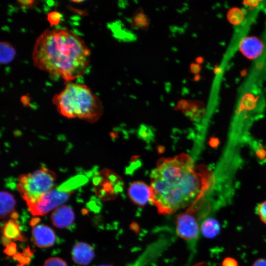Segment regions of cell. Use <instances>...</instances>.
Masks as SVG:
<instances>
[{
  "label": "cell",
  "mask_w": 266,
  "mask_h": 266,
  "mask_svg": "<svg viewBox=\"0 0 266 266\" xmlns=\"http://www.w3.org/2000/svg\"><path fill=\"white\" fill-rule=\"evenodd\" d=\"M210 173L185 153L159 160L150 175V200L159 213L170 214L198 202L208 188Z\"/></svg>",
  "instance_id": "obj_1"
},
{
  "label": "cell",
  "mask_w": 266,
  "mask_h": 266,
  "mask_svg": "<svg viewBox=\"0 0 266 266\" xmlns=\"http://www.w3.org/2000/svg\"><path fill=\"white\" fill-rule=\"evenodd\" d=\"M90 54L80 36L66 29H53L45 30L37 38L32 58L40 70L69 82L84 74Z\"/></svg>",
  "instance_id": "obj_2"
},
{
  "label": "cell",
  "mask_w": 266,
  "mask_h": 266,
  "mask_svg": "<svg viewBox=\"0 0 266 266\" xmlns=\"http://www.w3.org/2000/svg\"><path fill=\"white\" fill-rule=\"evenodd\" d=\"M52 101L58 112L66 118H79L89 123L96 122L102 114L101 101L86 85L67 82Z\"/></svg>",
  "instance_id": "obj_3"
},
{
  "label": "cell",
  "mask_w": 266,
  "mask_h": 266,
  "mask_svg": "<svg viewBox=\"0 0 266 266\" xmlns=\"http://www.w3.org/2000/svg\"><path fill=\"white\" fill-rule=\"evenodd\" d=\"M56 173L44 166L19 176L16 189L21 198L30 205L36 202L54 188Z\"/></svg>",
  "instance_id": "obj_4"
},
{
  "label": "cell",
  "mask_w": 266,
  "mask_h": 266,
  "mask_svg": "<svg viewBox=\"0 0 266 266\" xmlns=\"http://www.w3.org/2000/svg\"><path fill=\"white\" fill-rule=\"evenodd\" d=\"M86 181L85 177L77 175L54 188L36 202L27 205L30 212L34 216H43L63 205L74 192L73 190Z\"/></svg>",
  "instance_id": "obj_5"
},
{
  "label": "cell",
  "mask_w": 266,
  "mask_h": 266,
  "mask_svg": "<svg viewBox=\"0 0 266 266\" xmlns=\"http://www.w3.org/2000/svg\"><path fill=\"white\" fill-rule=\"evenodd\" d=\"M92 183L96 194L103 200L114 199L122 189L121 179L108 169H103L97 173Z\"/></svg>",
  "instance_id": "obj_6"
},
{
  "label": "cell",
  "mask_w": 266,
  "mask_h": 266,
  "mask_svg": "<svg viewBox=\"0 0 266 266\" xmlns=\"http://www.w3.org/2000/svg\"><path fill=\"white\" fill-rule=\"evenodd\" d=\"M191 207L179 214L176 220V232L179 236L187 241L196 240L199 237L200 227Z\"/></svg>",
  "instance_id": "obj_7"
},
{
  "label": "cell",
  "mask_w": 266,
  "mask_h": 266,
  "mask_svg": "<svg viewBox=\"0 0 266 266\" xmlns=\"http://www.w3.org/2000/svg\"><path fill=\"white\" fill-rule=\"evenodd\" d=\"M32 238L34 244L39 248H48L53 246L56 241L54 231L44 225L35 226L32 230Z\"/></svg>",
  "instance_id": "obj_8"
},
{
  "label": "cell",
  "mask_w": 266,
  "mask_h": 266,
  "mask_svg": "<svg viewBox=\"0 0 266 266\" xmlns=\"http://www.w3.org/2000/svg\"><path fill=\"white\" fill-rule=\"evenodd\" d=\"M128 195L134 203L143 206L150 200V187L143 182L134 181L129 188Z\"/></svg>",
  "instance_id": "obj_9"
},
{
  "label": "cell",
  "mask_w": 266,
  "mask_h": 266,
  "mask_svg": "<svg viewBox=\"0 0 266 266\" xmlns=\"http://www.w3.org/2000/svg\"><path fill=\"white\" fill-rule=\"evenodd\" d=\"M75 215L72 209L69 206L63 205L53 211L51 220L53 225L60 229L66 228L73 223Z\"/></svg>",
  "instance_id": "obj_10"
},
{
  "label": "cell",
  "mask_w": 266,
  "mask_h": 266,
  "mask_svg": "<svg viewBox=\"0 0 266 266\" xmlns=\"http://www.w3.org/2000/svg\"><path fill=\"white\" fill-rule=\"evenodd\" d=\"M71 257L75 263L82 266L89 265L95 257L93 247L84 242L76 243L71 251Z\"/></svg>",
  "instance_id": "obj_11"
},
{
  "label": "cell",
  "mask_w": 266,
  "mask_h": 266,
  "mask_svg": "<svg viewBox=\"0 0 266 266\" xmlns=\"http://www.w3.org/2000/svg\"><path fill=\"white\" fill-rule=\"evenodd\" d=\"M242 53L247 58L252 59L258 57L262 52L263 44L258 38L248 36L244 38L240 44Z\"/></svg>",
  "instance_id": "obj_12"
},
{
  "label": "cell",
  "mask_w": 266,
  "mask_h": 266,
  "mask_svg": "<svg viewBox=\"0 0 266 266\" xmlns=\"http://www.w3.org/2000/svg\"><path fill=\"white\" fill-rule=\"evenodd\" d=\"M0 200L1 218H4L8 214H11L15 212L16 200L11 193L5 191H1Z\"/></svg>",
  "instance_id": "obj_13"
},
{
  "label": "cell",
  "mask_w": 266,
  "mask_h": 266,
  "mask_svg": "<svg viewBox=\"0 0 266 266\" xmlns=\"http://www.w3.org/2000/svg\"><path fill=\"white\" fill-rule=\"evenodd\" d=\"M3 236L11 240L25 241V237L22 234L20 226L17 222L11 219L6 222L3 228Z\"/></svg>",
  "instance_id": "obj_14"
},
{
  "label": "cell",
  "mask_w": 266,
  "mask_h": 266,
  "mask_svg": "<svg viewBox=\"0 0 266 266\" xmlns=\"http://www.w3.org/2000/svg\"><path fill=\"white\" fill-rule=\"evenodd\" d=\"M219 222L213 218H207L204 220L200 225V231L202 234L208 238L215 237L220 231Z\"/></svg>",
  "instance_id": "obj_15"
},
{
  "label": "cell",
  "mask_w": 266,
  "mask_h": 266,
  "mask_svg": "<svg viewBox=\"0 0 266 266\" xmlns=\"http://www.w3.org/2000/svg\"><path fill=\"white\" fill-rule=\"evenodd\" d=\"M132 25L134 28L147 30L150 25V20L141 8H138L131 17Z\"/></svg>",
  "instance_id": "obj_16"
},
{
  "label": "cell",
  "mask_w": 266,
  "mask_h": 266,
  "mask_svg": "<svg viewBox=\"0 0 266 266\" xmlns=\"http://www.w3.org/2000/svg\"><path fill=\"white\" fill-rule=\"evenodd\" d=\"M16 51L9 42L3 41L0 43V62L1 64L10 63L14 59Z\"/></svg>",
  "instance_id": "obj_17"
},
{
  "label": "cell",
  "mask_w": 266,
  "mask_h": 266,
  "mask_svg": "<svg viewBox=\"0 0 266 266\" xmlns=\"http://www.w3.org/2000/svg\"><path fill=\"white\" fill-rule=\"evenodd\" d=\"M229 20L234 24H239L243 19V14L241 11L238 8L232 9L229 12Z\"/></svg>",
  "instance_id": "obj_18"
},
{
  "label": "cell",
  "mask_w": 266,
  "mask_h": 266,
  "mask_svg": "<svg viewBox=\"0 0 266 266\" xmlns=\"http://www.w3.org/2000/svg\"><path fill=\"white\" fill-rule=\"evenodd\" d=\"M61 14L56 11L49 12L47 15V20L51 26L58 25L61 22Z\"/></svg>",
  "instance_id": "obj_19"
},
{
  "label": "cell",
  "mask_w": 266,
  "mask_h": 266,
  "mask_svg": "<svg viewBox=\"0 0 266 266\" xmlns=\"http://www.w3.org/2000/svg\"><path fill=\"white\" fill-rule=\"evenodd\" d=\"M43 266H67L66 262L58 257H51L47 259Z\"/></svg>",
  "instance_id": "obj_20"
},
{
  "label": "cell",
  "mask_w": 266,
  "mask_h": 266,
  "mask_svg": "<svg viewBox=\"0 0 266 266\" xmlns=\"http://www.w3.org/2000/svg\"><path fill=\"white\" fill-rule=\"evenodd\" d=\"M256 211L261 220L266 224V200L258 204Z\"/></svg>",
  "instance_id": "obj_21"
},
{
  "label": "cell",
  "mask_w": 266,
  "mask_h": 266,
  "mask_svg": "<svg viewBox=\"0 0 266 266\" xmlns=\"http://www.w3.org/2000/svg\"><path fill=\"white\" fill-rule=\"evenodd\" d=\"M38 2V1L33 0H18L17 1L19 6L24 9L33 7Z\"/></svg>",
  "instance_id": "obj_22"
},
{
  "label": "cell",
  "mask_w": 266,
  "mask_h": 266,
  "mask_svg": "<svg viewBox=\"0 0 266 266\" xmlns=\"http://www.w3.org/2000/svg\"><path fill=\"white\" fill-rule=\"evenodd\" d=\"M16 252V244L10 242L6 246L4 252L9 256H12L15 254Z\"/></svg>",
  "instance_id": "obj_23"
},
{
  "label": "cell",
  "mask_w": 266,
  "mask_h": 266,
  "mask_svg": "<svg viewBox=\"0 0 266 266\" xmlns=\"http://www.w3.org/2000/svg\"><path fill=\"white\" fill-rule=\"evenodd\" d=\"M223 266H237V263L235 260L228 258L224 261Z\"/></svg>",
  "instance_id": "obj_24"
},
{
  "label": "cell",
  "mask_w": 266,
  "mask_h": 266,
  "mask_svg": "<svg viewBox=\"0 0 266 266\" xmlns=\"http://www.w3.org/2000/svg\"><path fill=\"white\" fill-rule=\"evenodd\" d=\"M252 266H266V259H259L253 263Z\"/></svg>",
  "instance_id": "obj_25"
},
{
  "label": "cell",
  "mask_w": 266,
  "mask_h": 266,
  "mask_svg": "<svg viewBox=\"0 0 266 266\" xmlns=\"http://www.w3.org/2000/svg\"><path fill=\"white\" fill-rule=\"evenodd\" d=\"M190 71L193 73H197L200 70V67L197 64H192L190 67Z\"/></svg>",
  "instance_id": "obj_26"
},
{
  "label": "cell",
  "mask_w": 266,
  "mask_h": 266,
  "mask_svg": "<svg viewBox=\"0 0 266 266\" xmlns=\"http://www.w3.org/2000/svg\"><path fill=\"white\" fill-rule=\"evenodd\" d=\"M71 1L75 3H80L84 1V0H71Z\"/></svg>",
  "instance_id": "obj_27"
},
{
  "label": "cell",
  "mask_w": 266,
  "mask_h": 266,
  "mask_svg": "<svg viewBox=\"0 0 266 266\" xmlns=\"http://www.w3.org/2000/svg\"><path fill=\"white\" fill-rule=\"evenodd\" d=\"M112 266L111 265H100V266Z\"/></svg>",
  "instance_id": "obj_28"
}]
</instances>
